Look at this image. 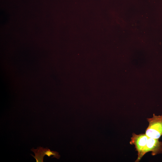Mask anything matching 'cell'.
I'll list each match as a JSON object with an SVG mask.
<instances>
[{"mask_svg": "<svg viewBox=\"0 0 162 162\" xmlns=\"http://www.w3.org/2000/svg\"><path fill=\"white\" fill-rule=\"evenodd\" d=\"M134 145L138 157L135 162H139L147 153L151 152L153 156L162 153V142L158 139L149 137L145 134H136L133 133L130 142Z\"/></svg>", "mask_w": 162, "mask_h": 162, "instance_id": "6da1fadb", "label": "cell"}, {"mask_svg": "<svg viewBox=\"0 0 162 162\" xmlns=\"http://www.w3.org/2000/svg\"><path fill=\"white\" fill-rule=\"evenodd\" d=\"M147 119L149 124L145 134L149 137L159 139L162 135V115L157 116L153 114L152 117Z\"/></svg>", "mask_w": 162, "mask_h": 162, "instance_id": "7a4b0ae2", "label": "cell"}, {"mask_svg": "<svg viewBox=\"0 0 162 162\" xmlns=\"http://www.w3.org/2000/svg\"><path fill=\"white\" fill-rule=\"evenodd\" d=\"M31 150L35 154V156L31 154L36 159V162H43V158L44 156L43 154L42 147H38L36 149L32 148Z\"/></svg>", "mask_w": 162, "mask_h": 162, "instance_id": "3957f363", "label": "cell"}, {"mask_svg": "<svg viewBox=\"0 0 162 162\" xmlns=\"http://www.w3.org/2000/svg\"><path fill=\"white\" fill-rule=\"evenodd\" d=\"M43 153L44 155H46L48 157H50L51 155H53L52 158H55L59 159L60 158V155L58 154V153L56 152L51 151L47 148H42Z\"/></svg>", "mask_w": 162, "mask_h": 162, "instance_id": "277c9868", "label": "cell"}]
</instances>
